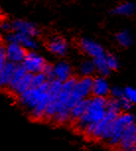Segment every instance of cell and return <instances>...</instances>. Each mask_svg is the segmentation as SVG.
<instances>
[{"label":"cell","mask_w":136,"mask_h":151,"mask_svg":"<svg viewBox=\"0 0 136 151\" xmlns=\"http://www.w3.org/2000/svg\"><path fill=\"white\" fill-rule=\"evenodd\" d=\"M18 99L22 106L30 110L31 118L36 121L44 119L45 111L50 103L49 81L39 88H30Z\"/></svg>","instance_id":"6da1fadb"},{"label":"cell","mask_w":136,"mask_h":151,"mask_svg":"<svg viewBox=\"0 0 136 151\" xmlns=\"http://www.w3.org/2000/svg\"><path fill=\"white\" fill-rule=\"evenodd\" d=\"M107 115V99L101 97H93L90 99L86 113L75 122L76 127L84 132L89 125L98 124Z\"/></svg>","instance_id":"7a4b0ae2"},{"label":"cell","mask_w":136,"mask_h":151,"mask_svg":"<svg viewBox=\"0 0 136 151\" xmlns=\"http://www.w3.org/2000/svg\"><path fill=\"white\" fill-rule=\"evenodd\" d=\"M132 124H135V119L131 114L128 113L120 114L115 119V122L112 124V135H110V138L107 141L109 145L113 147H118L124 130H125V129L128 125Z\"/></svg>","instance_id":"3957f363"},{"label":"cell","mask_w":136,"mask_h":151,"mask_svg":"<svg viewBox=\"0 0 136 151\" xmlns=\"http://www.w3.org/2000/svg\"><path fill=\"white\" fill-rule=\"evenodd\" d=\"M22 64L24 65L29 73L37 74L39 72H44L47 62L39 53L33 52V50H30V52H28Z\"/></svg>","instance_id":"277c9868"},{"label":"cell","mask_w":136,"mask_h":151,"mask_svg":"<svg viewBox=\"0 0 136 151\" xmlns=\"http://www.w3.org/2000/svg\"><path fill=\"white\" fill-rule=\"evenodd\" d=\"M5 40H6L7 44H10V42H17V44L21 45L23 47L26 48V50H34L39 47V44L35 40V38H32V37L24 35V34H21V33L10 32L6 35Z\"/></svg>","instance_id":"5b68a950"},{"label":"cell","mask_w":136,"mask_h":151,"mask_svg":"<svg viewBox=\"0 0 136 151\" xmlns=\"http://www.w3.org/2000/svg\"><path fill=\"white\" fill-rule=\"evenodd\" d=\"M79 45H80L82 52H84L86 55L91 56L93 59L106 55V52H105L104 47L99 42L93 41L91 39L88 38L81 39L80 42H79Z\"/></svg>","instance_id":"8992f818"},{"label":"cell","mask_w":136,"mask_h":151,"mask_svg":"<svg viewBox=\"0 0 136 151\" xmlns=\"http://www.w3.org/2000/svg\"><path fill=\"white\" fill-rule=\"evenodd\" d=\"M12 32L21 33L24 35L36 38L39 35V29L36 24L23 19H16L12 22Z\"/></svg>","instance_id":"52a82bcc"},{"label":"cell","mask_w":136,"mask_h":151,"mask_svg":"<svg viewBox=\"0 0 136 151\" xmlns=\"http://www.w3.org/2000/svg\"><path fill=\"white\" fill-rule=\"evenodd\" d=\"M5 50H6V55L8 61L13 62V63L20 64L23 63L25 58L27 55V50L23 47L21 45L17 44V42H10L5 45Z\"/></svg>","instance_id":"ba28073f"},{"label":"cell","mask_w":136,"mask_h":151,"mask_svg":"<svg viewBox=\"0 0 136 151\" xmlns=\"http://www.w3.org/2000/svg\"><path fill=\"white\" fill-rule=\"evenodd\" d=\"M136 124L128 125L124 130L120 143L118 145L120 151H133L136 148Z\"/></svg>","instance_id":"9c48e42d"},{"label":"cell","mask_w":136,"mask_h":151,"mask_svg":"<svg viewBox=\"0 0 136 151\" xmlns=\"http://www.w3.org/2000/svg\"><path fill=\"white\" fill-rule=\"evenodd\" d=\"M47 47L50 52L57 56L65 55L68 50V44L66 40L59 36H54L50 38L47 42Z\"/></svg>","instance_id":"30bf717a"},{"label":"cell","mask_w":136,"mask_h":151,"mask_svg":"<svg viewBox=\"0 0 136 151\" xmlns=\"http://www.w3.org/2000/svg\"><path fill=\"white\" fill-rule=\"evenodd\" d=\"M53 76L56 80L64 83L65 81L72 77L71 67L66 61H59L55 65H53Z\"/></svg>","instance_id":"8fae6325"},{"label":"cell","mask_w":136,"mask_h":151,"mask_svg":"<svg viewBox=\"0 0 136 151\" xmlns=\"http://www.w3.org/2000/svg\"><path fill=\"white\" fill-rule=\"evenodd\" d=\"M110 84L104 77H97L94 79L93 83V89L92 94L94 97H101V98H106L110 93Z\"/></svg>","instance_id":"7c38bea8"},{"label":"cell","mask_w":136,"mask_h":151,"mask_svg":"<svg viewBox=\"0 0 136 151\" xmlns=\"http://www.w3.org/2000/svg\"><path fill=\"white\" fill-rule=\"evenodd\" d=\"M17 67L16 63L8 61L4 66L0 67V85L2 87H8L13 77V74L15 72Z\"/></svg>","instance_id":"4fadbf2b"},{"label":"cell","mask_w":136,"mask_h":151,"mask_svg":"<svg viewBox=\"0 0 136 151\" xmlns=\"http://www.w3.org/2000/svg\"><path fill=\"white\" fill-rule=\"evenodd\" d=\"M136 12V4L133 2H122L112 8V14L117 16H132Z\"/></svg>","instance_id":"5bb4252c"},{"label":"cell","mask_w":136,"mask_h":151,"mask_svg":"<svg viewBox=\"0 0 136 151\" xmlns=\"http://www.w3.org/2000/svg\"><path fill=\"white\" fill-rule=\"evenodd\" d=\"M89 102H90V99H88V98L81 100L80 102H78V103L72 108L71 113H70V116H71L72 122L75 124V122H77L85 113H86L88 106H89Z\"/></svg>","instance_id":"9a60e30c"},{"label":"cell","mask_w":136,"mask_h":151,"mask_svg":"<svg viewBox=\"0 0 136 151\" xmlns=\"http://www.w3.org/2000/svg\"><path fill=\"white\" fill-rule=\"evenodd\" d=\"M34 74L28 72L26 75L24 76V78L17 84V86L11 91V93L16 95L17 97H19L20 95H22L24 92H26L27 90H29L31 88V83H32V79H33Z\"/></svg>","instance_id":"2e32d148"},{"label":"cell","mask_w":136,"mask_h":151,"mask_svg":"<svg viewBox=\"0 0 136 151\" xmlns=\"http://www.w3.org/2000/svg\"><path fill=\"white\" fill-rule=\"evenodd\" d=\"M27 73H28V71H27L26 68H25L24 65H23L22 63L17 64L16 70L13 74V77H12V79H11V82H10L9 86L7 87V89L11 92V91L17 86V84H18L19 82L24 78V76L26 75Z\"/></svg>","instance_id":"e0dca14e"},{"label":"cell","mask_w":136,"mask_h":151,"mask_svg":"<svg viewBox=\"0 0 136 151\" xmlns=\"http://www.w3.org/2000/svg\"><path fill=\"white\" fill-rule=\"evenodd\" d=\"M115 40L117 44L122 47H128L133 44V36L127 30H122L115 35Z\"/></svg>","instance_id":"ac0fdd59"},{"label":"cell","mask_w":136,"mask_h":151,"mask_svg":"<svg viewBox=\"0 0 136 151\" xmlns=\"http://www.w3.org/2000/svg\"><path fill=\"white\" fill-rule=\"evenodd\" d=\"M93 60H94V63H95V66H96V71H98V72L103 76L109 75L110 72V69L109 65H107V63L106 55L101 56V58H95V59H93Z\"/></svg>","instance_id":"d6986e66"},{"label":"cell","mask_w":136,"mask_h":151,"mask_svg":"<svg viewBox=\"0 0 136 151\" xmlns=\"http://www.w3.org/2000/svg\"><path fill=\"white\" fill-rule=\"evenodd\" d=\"M96 71V66L94 60H85L81 62L79 66V72L82 75V77H91L93 73Z\"/></svg>","instance_id":"ffe728a7"},{"label":"cell","mask_w":136,"mask_h":151,"mask_svg":"<svg viewBox=\"0 0 136 151\" xmlns=\"http://www.w3.org/2000/svg\"><path fill=\"white\" fill-rule=\"evenodd\" d=\"M121 109V105L118 99H115L113 97L107 99V112H112L117 115H120V111Z\"/></svg>","instance_id":"44dd1931"},{"label":"cell","mask_w":136,"mask_h":151,"mask_svg":"<svg viewBox=\"0 0 136 151\" xmlns=\"http://www.w3.org/2000/svg\"><path fill=\"white\" fill-rule=\"evenodd\" d=\"M47 82H49V79H47V76L44 72L34 74L32 83H31V88H39L45 84Z\"/></svg>","instance_id":"7402d4cb"},{"label":"cell","mask_w":136,"mask_h":151,"mask_svg":"<svg viewBox=\"0 0 136 151\" xmlns=\"http://www.w3.org/2000/svg\"><path fill=\"white\" fill-rule=\"evenodd\" d=\"M106 58H107V63L109 65L110 71L117 70L118 66H120V62H118V59L117 56L115 55H112V53H107Z\"/></svg>","instance_id":"603a6c76"},{"label":"cell","mask_w":136,"mask_h":151,"mask_svg":"<svg viewBox=\"0 0 136 151\" xmlns=\"http://www.w3.org/2000/svg\"><path fill=\"white\" fill-rule=\"evenodd\" d=\"M124 97L128 99L132 104H136V89L132 87L124 88Z\"/></svg>","instance_id":"cb8c5ba5"},{"label":"cell","mask_w":136,"mask_h":151,"mask_svg":"<svg viewBox=\"0 0 136 151\" xmlns=\"http://www.w3.org/2000/svg\"><path fill=\"white\" fill-rule=\"evenodd\" d=\"M110 94H112V97L115 99H122L124 98V89H121L120 87H113L110 90Z\"/></svg>","instance_id":"d4e9b609"},{"label":"cell","mask_w":136,"mask_h":151,"mask_svg":"<svg viewBox=\"0 0 136 151\" xmlns=\"http://www.w3.org/2000/svg\"><path fill=\"white\" fill-rule=\"evenodd\" d=\"M7 62H8V58L6 55V50H5V47L1 45V47H0V67L4 66Z\"/></svg>","instance_id":"484cf974"},{"label":"cell","mask_w":136,"mask_h":151,"mask_svg":"<svg viewBox=\"0 0 136 151\" xmlns=\"http://www.w3.org/2000/svg\"><path fill=\"white\" fill-rule=\"evenodd\" d=\"M120 105H121V109H122L123 111H128V110L131 109L132 106H133V104L129 101L128 99H126L125 97L122 99H120Z\"/></svg>","instance_id":"4316f807"},{"label":"cell","mask_w":136,"mask_h":151,"mask_svg":"<svg viewBox=\"0 0 136 151\" xmlns=\"http://www.w3.org/2000/svg\"><path fill=\"white\" fill-rule=\"evenodd\" d=\"M1 29L4 32H12V22H8V21H2L1 22Z\"/></svg>","instance_id":"83f0119b"},{"label":"cell","mask_w":136,"mask_h":151,"mask_svg":"<svg viewBox=\"0 0 136 151\" xmlns=\"http://www.w3.org/2000/svg\"><path fill=\"white\" fill-rule=\"evenodd\" d=\"M133 151H136V148H135V149H134V150H133Z\"/></svg>","instance_id":"f1b7e54d"},{"label":"cell","mask_w":136,"mask_h":151,"mask_svg":"<svg viewBox=\"0 0 136 151\" xmlns=\"http://www.w3.org/2000/svg\"><path fill=\"white\" fill-rule=\"evenodd\" d=\"M135 141H136V138H135Z\"/></svg>","instance_id":"f546056e"}]
</instances>
